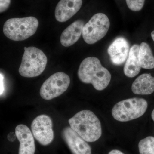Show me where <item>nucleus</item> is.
I'll return each mask as SVG.
<instances>
[{
  "label": "nucleus",
  "instance_id": "nucleus-1",
  "mask_svg": "<svg viewBox=\"0 0 154 154\" xmlns=\"http://www.w3.org/2000/svg\"><path fill=\"white\" fill-rule=\"evenodd\" d=\"M80 81L85 84H91L97 91L107 88L111 80V74L102 66L99 59L88 57L81 63L78 72Z\"/></svg>",
  "mask_w": 154,
  "mask_h": 154
},
{
  "label": "nucleus",
  "instance_id": "nucleus-2",
  "mask_svg": "<svg viewBox=\"0 0 154 154\" xmlns=\"http://www.w3.org/2000/svg\"><path fill=\"white\" fill-rule=\"evenodd\" d=\"M69 123L72 129L88 142L96 141L102 136L101 122L91 110L78 112L69 119Z\"/></svg>",
  "mask_w": 154,
  "mask_h": 154
},
{
  "label": "nucleus",
  "instance_id": "nucleus-3",
  "mask_svg": "<svg viewBox=\"0 0 154 154\" xmlns=\"http://www.w3.org/2000/svg\"><path fill=\"white\" fill-rule=\"evenodd\" d=\"M38 24V19L33 17L12 18L5 22L3 32L11 40L23 41L35 34Z\"/></svg>",
  "mask_w": 154,
  "mask_h": 154
},
{
  "label": "nucleus",
  "instance_id": "nucleus-4",
  "mask_svg": "<svg viewBox=\"0 0 154 154\" xmlns=\"http://www.w3.org/2000/svg\"><path fill=\"white\" fill-rule=\"evenodd\" d=\"M19 74L25 78H34L44 72L47 63V58L41 50L35 47L24 48Z\"/></svg>",
  "mask_w": 154,
  "mask_h": 154
},
{
  "label": "nucleus",
  "instance_id": "nucleus-5",
  "mask_svg": "<svg viewBox=\"0 0 154 154\" xmlns=\"http://www.w3.org/2000/svg\"><path fill=\"white\" fill-rule=\"evenodd\" d=\"M148 103L142 98H133L116 103L112 110L113 118L125 122L139 118L145 113Z\"/></svg>",
  "mask_w": 154,
  "mask_h": 154
},
{
  "label": "nucleus",
  "instance_id": "nucleus-6",
  "mask_svg": "<svg viewBox=\"0 0 154 154\" xmlns=\"http://www.w3.org/2000/svg\"><path fill=\"white\" fill-rule=\"evenodd\" d=\"M110 26L108 17L103 13H97L83 28L82 37L88 44H94L105 37Z\"/></svg>",
  "mask_w": 154,
  "mask_h": 154
},
{
  "label": "nucleus",
  "instance_id": "nucleus-7",
  "mask_svg": "<svg viewBox=\"0 0 154 154\" xmlns=\"http://www.w3.org/2000/svg\"><path fill=\"white\" fill-rule=\"evenodd\" d=\"M70 83L69 75L63 72H58L49 77L42 84L40 96L45 100H50L58 97L67 90Z\"/></svg>",
  "mask_w": 154,
  "mask_h": 154
},
{
  "label": "nucleus",
  "instance_id": "nucleus-8",
  "mask_svg": "<svg viewBox=\"0 0 154 154\" xmlns=\"http://www.w3.org/2000/svg\"><path fill=\"white\" fill-rule=\"evenodd\" d=\"M52 127L51 119L44 114L38 116L32 122L31 125L32 134L42 145H48L53 140L54 132Z\"/></svg>",
  "mask_w": 154,
  "mask_h": 154
},
{
  "label": "nucleus",
  "instance_id": "nucleus-9",
  "mask_svg": "<svg viewBox=\"0 0 154 154\" xmlns=\"http://www.w3.org/2000/svg\"><path fill=\"white\" fill-rule=\"evenodd\" d=\"M62 135L73 154H92L91 147L87 141L70 127L64 128Z\"/></svg>",
  "mask_w": 154,
  "mask_h": 154
},
{
  "label": "nucleus",
  "instance_id": "nucleus-10",
  "mask_svg": "<svg viewBox=\"0 0 154 154\" xmlns=\"http://www.w3.org/2000/svg\"><path fill=\"white\" fill-rule=\"evenodd\" d=\"M129 45L124 37L116 38L110 45L107 53L112 63L115 65H121L126 61L129 52Z\"/></svg>",
  "mask_w": 154,
  "mask_h": 154
},
{
  "label": "nucleus",
  "instance_id": "nucleus-11",
  "mask_svg": "<svg viewBox=\"0 0 154 154\" xmlns=\"http://www.w3.org/2000/svg\"><path fill=\"white\" fill-rule=\"evenodd\" d=\"M82 2V0H60L56 7V19L59 22H66L79 11Z\"/></svg>",
  "mask_w": 154,
  "mask_h": 154
},
{
  "label": "nucleus",
  "instance_id": "nucleus-12",
  "mask_svg": "<svg viewBox=\"0 0 154 154\" xmlns=\"http://www.w3.org/2000/svg\"><path fill=\"white\" fill-rule=\"evenodd\" d=\"M15 134L20 143L19 154H35V141L29 128L25 125H19L16 127Z\"/></svg>",
  "mask_w": 154,
  "mask_h": 154
},
{
  "label": "nucleus",
  "instance_id": "nucleus-13",
  "mask_svg": "<svg viewBox=\"0 0 154 154\" xmlns=\"http://www.w3.org/2000/svg\"><path fill=\"white\" fill-rule=\"evenodd\" d=\"M84 25V22L79 20L73 22L66 28L60 36L62 45L64 47H69L75 43L82 33Z\"/></svg>",
  "mask_w": 154,
  "mask_h": 154
},
{
  "label": "nucleus",
  "instance_id": "nucleus-14",
  "mask_svg": "<svg viewBox=\"0 0 154 154\" xmlns=\"http://www.w3.org/2000/svg\"><path fill=\"white\" fill-rule=\"evenodd\" d=\"M133 93L136 95H147L154 92V77L151 74H143L137 77L131 86Z\"/></svg>",
  "mask_w": 154,
  "mask_h": 154
},
{
  "label": "nucleus",
  "instance_id": "nucleus-15",
  "mask_svg": "<svg viewBox=\"0 0 154 154\" xmlns=\"http://www.w3.org/2000/svg\"><path fill=\"white\" fill-rule=\"evenodd\" d=\"M139 45L135 44L130 49L129 54L124 67V73L128 78H134L137 75L141 68L139 60Z\"/></svg>",
  "mask_w": 154,
  "mask_h": 154
},
{
  "label": "nucleus",
  "instance_id": "nucleus-16",
  "mask_svg": "<svg viewBox=\"0 0 154 154\" xmlns=\"http://www.w3.org/2000/svg\"><path fill=\"white\" fill-rule=\"evenodd\" d=\"M139 60L142 68L147 69L154 68V57L151 48L146 42H142L140 45Z\"/></svg>",
  "mask_w": 154,
  "mask_h": 154
},
{
  "label": "nucleus",
  "instance_id": "nucleus-17",
  "mask_svg": "<svg viewBox=\"0 0 154 154\" xmlns=\"http://www.w3.org/2000/svg\"><path fill=\"white\" fill-rule=\"evenodd\" d=\"M138 148L140 154H154V137L149 136L141 140Z\"/></svg>",
  "mask_w": 154,
  "mask_h": 154
},
{
  "label": "nucleus",
  "instance_id": "nucleus-18",
  "mask_svg": "<svg viewBox=\"0 0 154 154\" xmlns=\"http://www.w3.org/2000/svg\"><path fill=\"white\" fill-rule=\"evenodd\" d=\"M128 7L131 11H139L143 8L145 0H125Z\"/></svg>",
  "mask_w": 154,
  "mask_h": 154
},
{
  "label": "nucleus",
  "instance_id": "nucleus-19",
  "mask_svg": "<svg viewBox=\"0 0 154 154\" xmlns=\"http://www.w3.org/2000/svg\"><path fill=\"white\" fill-rule=\"evenodd\" d=\"M11 0H0V13L5 12L8 8Z\"/></svg>",
  "mask_w": 154,
  "mask_h": 154
},
{
  "label": "nucleus",
  "instance_id": "nucleus-20",
  "mask_svg": "<svg viewBox=\"0 0 154 154\" xmlns=\"http://www.w3.org/2000/svg\"><path fill=\"white\" fill-rule=\"evenodd\" d=\"M1 96L3 94L5 91V83H4V77L2 74L1 73Z\"/></svg>",
  "mask_w": 154,
  "mask_h": 154
},
{
  "label": "nucleus",
  "instance_id": "nucleus-21",
  "mask_svg": "<svg viewBox=\"0 0 154 154\" xmlns=\"http://www.w3.org/2000/svg\"><path fill=\"white\" fill-rule=\"evenodd\" d=\"M17 136H16V134H14V133H10L8 135V139L9 141L11 142H14L16 140Z\"/></svg>",
  "mask_w": 154,
  "mask_h": 154
},
{
  "label": "nucleus",
  "instance_id": "nucleus-22",
  "mask_svg": "<svg viewBox=\"0 0 154 154\" xmlns=\"http://www.w3.org/2000/svg\"><path fill=\"white\" fill-rule=\"evenodd\" d=\"M108 154H124L122 152L118 150H113L111 151Z\"/></svg>",
  "mask_w": 154,
  "mask_h": 154
},
{
  "label": "nucleus",
  "instance_id": "nucleus-23",
  "mask_svg": "<svg viewBox=\"0 0 154 154\" xmlns=\"http://www.w3.org/2000/svg\"><path fill=\"white\" fill-rule=\"evenodd\" d=\"M152 120H153L154 122V109L153 110L152 112Z\"/></svg>",
  "mask_w": 154,
  "mask_h": 154
},
{
  "label": "nucleus",
  "instance_id": "nucleus-24",
  "mask_svg": "<svg viewBox=\"0 0 154 154\" xmlns=\"http://www.w3.org/2000/svg\"><path fill=\"white\" fill-rule=\"evenodd\" d=\"M151 36L153 40L154 41V30L151 33Z\"/></svg>",
  "mask_w": 154,
  "mask_h": 154
}]
</instances>
